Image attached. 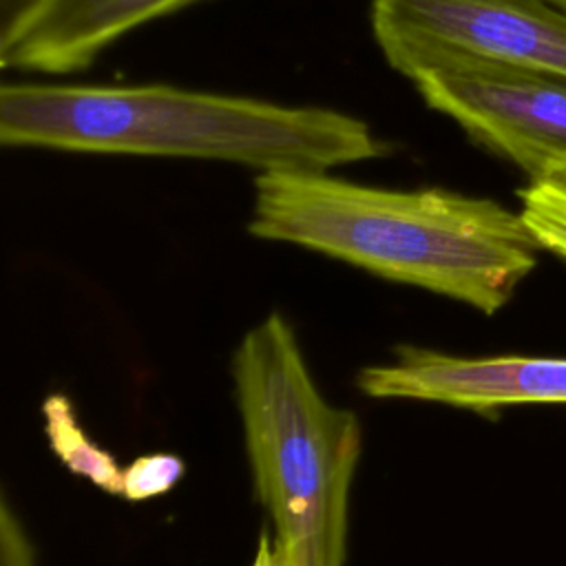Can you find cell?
<instances>
[{
  "label": "cell",
  "mask_w": 566,
  "mask_h": 566,
  "mask_svg": "<svg viewBox=\"0 0 566 566\" xmlns=\"http://www.w3.org/2000/svg\"><path fill=\"white\" fill-rule=\"evenodd\" d=\"M248 230L482 314L511 301L542 250L522 214L493 199L363 186L329 170L259 172Z\"/></svg>",
  "instance_id": "1"
},
{
  "label": "cell",
  "mask_w": 566,
  "mask_h": 566,
  "mask_svg": "<svg viewBox=\"0 0 566 566\" xmlns=\"http://www.w3.org/2000/svg\"><path fill=\"white\" fill-rule=\"evenodd\" d=\"M522 219L539 248L566 261V166H557L520 190Z\"/></svg>",
  "instance_id": "9"
},
{
  "label": "cell",
  "mask_w": 566,
  "mask_h": 566,
  "mask_svg": "<svg viewBox=\"0 0 566 566\" xmlns=\"http://www.w3.org/2000/svg\"><path fill=\"white\" fill-rule=\"evenodd\" d=\"M252 566H285V559L274 544V535H270L265 531L259 535Z\"/></svg>",
  "instance_id": "12"
},
{
  "label": "cell",
  "mask_w": 566,
  "mask_h": 566,
  "mask_svg": "<svg viewBox=\"0 0 566 566\" xmlns=\"http://www.w3.org/2000/svg\"><path fill=\"white\" fill-rule=\"evenodd\" d=\"M232 378L254 495L272 526L349 504L360 455L358 418L318 391L279 312L243 336Z\"/></svg>",
  "instance_id": "3"
},
{
  "label": "cell",
  "mask_w": 566,
  "mask_h": 566,
  "mask_svg": "<svg viewBox=\"0 0 566 566\" xmlns=\"http://www.w3.org/2000/svg\"><path fill=\"white\" fill-rule=\"evenodd\" d=\"M356 387L369 398L427 400L493 413L506 405L566 402V358H464L400 345L391 363L363 367Z\"/></svg>",
  "instance_id": "6"
},
{
  "label": "cell",
  "mask_w": 566,
  "mask_h": 566,
  "mask_svg": "<svg viewBox=\"0 0 566 566\" xmlns=\"http://www.w3.org/2000/svg\"><path fill=\"white\" fill-rule=\"evenodd\" d=\"M394 71L473 142L535 179L566 166V77L438 42L376 40Z\"/></svg>",
  "instance_id": "4"
},
{
  "label": "cell",
  "mask_w": 566,
  "mask_h": 566,
  "mask_svg": "<svg viewBox=\"0 0 566 566\" xmlns=\"http://www.w3.org/2000/svg\"><path fill=\"white\" fill-rule=\"evenodd\" d=\"M186 473V464L179 455L157 451L135 458L124 467L122 497L126 502H144L168 493Z\"/></svg>",
  "instance_id": "10"
},
{
  "label": "cell",
  "mask_w": 566,
  "mask_h": 566,
  "mask_svg": "<svg viewBox=\"0 0 566 566\" xmlns=\"http://www.w3.org/2000/svg\"><path fill=\"white\" fill-rule=\"evenodd\" d=\"M2 2H4V7H9V4H11V2H15V4H18V2H20V0H2Z\"/></svg>",
  "instance_id": "14"
},
{
  "label": "cell",
  "mask_w": 566,
  "mask_h": 566,
  "mask_svg": "<svg viewBox=\"0 0 566 566\" xmlns=\"http://www.w3.org/2000/svg\"><path fill=\"white\" fill-rule=\"evenodd\" d=\"M0 566H35L33 544L7 500L0 504Z\"/></svg>",
  "instance_id": "11"
},
{
  "label": "cell",
  "mask_w": 566,
  "mask_h": 566,
  "mask_svg": "<svg viewBox=\"0 0 566 566\" xmlns=\"http://www.w3.org/2000/svg\"><path fill=\"white\" fill-rule=\"evenodd\" d=\"M371 29L566 77V13L551 0H371Z\"/></svg>",
  "instance_id": "5"
},
{
  "label": "cell",
  "mask_w": 566,
  "mask_h": 566,
  "mask_svg": "<svg viewBox=\"0 0 566 566\" xmlns=\"http://www.w3.org/2000/svg\"><path fill=\"white\" fill-rule=\"evenodd\" d=\"M551 2H553V4H557V7L566 13V0H551Z\"/></svg>",
  "instance_id": "13"
},
{
  "label": "cell",
  "mask_w": 566,
  "mask_h": 566,
  "mask_svg": "<svg viewBox=\"0 0 566 566\" xmlns=\"http://www.w3.org/2000/svg\"><path fill=\"white\" fill-rule=\"evenodd\" d=\"M42 416L44 436L60 462L97 489L111 495H122L124 467H119L115 458L82 429L73 402L64 394H49L42 402Z\"/></svg>",
  "instance_id": "8"
},
{
  "label": "cell",
  "mask_w": 566,
  "mask_h": 566,
  "mask_svg": "<svg viewBox=\"0 0 566 566\" xmlns=\"http://www.w3.org/2000/svg\"><path fill=\"white\" fill-rule=\"evenodd\" d=\"M0 142L230 161L259 172L332 170L391 150L349 113L170 84H4Z\"/></svg>",
  "instance_id": "2"
},
{
  "label": "cell",
  "mask_w": 566,
  "mask_h": 566,
  "mask_svg": "<svg viewBox=\"0 0 566 566\" xmlns=\"http://www.w3.org/2000/svg\"><path fill=\"white\" fill-rule=\"evenodd\" d=\"M199 0H20L4 20V69L75 73L102 51L157 18Z\"/></svg>",
  "instance_id": "7"
}]
</instances>
